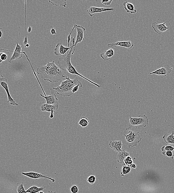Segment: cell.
<instances>
[{
    "instance_id": "cell-2",
    "label": "cell",
    "mask_w": 174,
    "mask_h": 193,
    "mask_svg": "<svg viewBox=\"0 0 174 193\" xmlns=\"http://www.w3.org/2000/svg\"><path fill=\"white\" fill-rule=\"evenodd\" d=\"M72 50V49L71 48L70 51H68L65 54L59 58L58 61V64L59 67L62 70L67 72L68 75L69 73L72 74L78 75L89 82L91 84L95 85V86L101 88L102 87V86L94 82L87 79L86 77H84V76L79 73L78 71H76V69L75 68L74 66L72 65L71 61V54H72V53H71Z\"/></svg>"
},
{
    "instance_id": "cell-25",
    "label": "cell",
    "mask_w": 174,
    "mask_h": 193,
    "mask_svg": "<svg viewBox=\"0 0 174 193\" xmlns=\"http://www.w3.org/2000/svg\"><path fill=\"white\" fill-rule=\"evenodd\" d=\"M121 169V176L124 177L130 173L131 170V168L128 166H124L122 167Z\"/></svg>"
},
{
    "instance_id": "cell-32",
    "label": "cell",
    "mask_w": 174,
    "mask_h": 193,
    "mask_svg": "<svg viewBox=\"0 0 174 193\" xmlns=\"http://www.w3.org/2000/svg\"><path fill=\"white\" fill-rule=\"evenodd\" d=\"M96 178L94 176L90 175L87 179V181L91 184H94L95 183Z\"/></svg>"
},
{
    "instance_id": "cell-9",
    "label": "cell",
    "mask_w": 174,
    "mask_h": 193,
    "mask_svg": "<svg viewBox=\"0 0 174 193\" xmlns=\"http://www.w3.org/2000/svg\"><path fill=\"white\" fill-rule=\"evenodd\" d=\"M116 10V8H104L90 6L89 7L87 12V13L89 15L90 17H93L97 13H104V12L107 11L115 12Z\"/></svg>"
},
{
    "instance_id": "cell-15",
    "label": "cell",
    "mask_w": 174,
    "mask_h": 193,
    "mask_svg": "<svg viewBox=\"0 0 174 193\" xmlns=\"http://www.w3.org/2000/svg\"><path fill=\"white\" fill-rule=\"evenodd\" d=\"M166 22L161 24H158L157 22H153L151 27L154 29V32L158 34L161 35L163 33L166 32L169 28L166 25Z\"/></svg>"
},
{
    "instance_id": "cell-43",
    "label": "cell",
    "mask_w": 174,
    "mask_h": 193,
    "mask_svg": "<svg viewBox=\"0 0 174 193\" xmlns=\"http://www.w3.org/2000/svg\"><path fill=\"white\" fill-rule=\"evenodd\" d=\"M32 28L31 27H29L28 29V32L30 33L32 31Z\"/></svg>"
},
{
    "instance_id": "cell-5",
    "label": "cell",
    "mask_w": 174,
    "mask_h": 193,
    "mask_svg": "<svg viewBox=\"0 0 174 193\" xmlns=\"http://www.w3.org/2000/svg\"><path fill=\"white\" fill-rule=\"evenodd\" d=\"M126 138L127 145L129 148L136 147L142 140L139 132L133 131L130 130L128 135H124Z\"/></svg>"
},
{
    "instance_id": "cell-46",
    "label": "cell",
    "mask_w": 174,
    "mask_h": 193,
    "mask_svg": "<svg viewBox=\"0 0 174 193\" xmlns=\"http://www.w3.org/2000/svg\"><path fill=\"white\" fill-rule=\"evenodd\" d=\"M39 193H44V192H43V191H41L39 192Z\"/></svg>"
},
{
    "instance_id": "cell-16",
    "label": "cell",
    "mask_w": 174,
    "mask_h": 193,
    "mask_svg": "<svg viewBox=\"0 0 174 193\" xmlns=\"http://www.w3.org/2000/svg\"><path fill=\"white\" fill-rule=\"evenodd\" d=\"M71 48V46L69 48L68 47H65L61 43H59L56 46L54 49L55 54L57 55H62L63 56Z\"/></svg>"
},
{
    "instance_id": "cell-1",
    "label": "cell",
    "mask_w": 174,
    "mask_h": 193,
    "mask_svg": "<svg viewBox=\"0 0 174 193\" xmlns=\"http://www.w3.org/2000/svg\"><path fill=\"white\" fill-rule=\"evenodd\" d=\"M37 72L44 80L52 83L59 82L64 78L66 79L68 77L63 70L56 65L54 61L48 62L46 65L40 66L37 68Z\"/></svg>"
},
{
    "instance_id": "cell-35",
    "label": "cell",
    "mask_w": 174,
    "mask_h": 193,
    "mask_svg": "<svg viewBox=\"0 0 174 193\" xmlns=\"http://www.w3.org/2000/svg\"><path fill=\"white\" fill-rule=\"evenodd\" d=\"M70 191L72 193H77L78 192V188L77 186L76 185L72 186L71 187Z\"/></svg>"
},
{
    "instance_id": "cell-42",
    "label": "cell",
    "mask_w": 174,
    "mask_h": 193,
    "mask_svg": "<svg viewBox=\"0 0 174 193\" xmlns=\"http://www.w3.org/2000/svg\"><path fill=\"white\" fill-rule=\"evenodd\" d=\"M131 168L133 169H135L136 168V165L135 164V163H133V165H132L131 166Z\"/></svg>"
},
{
    "instance_id": "cell-26",
    "label": "cell",
    "mask_w": 174,
    "mask_h": 193,
    "mask_svg": "<svg viewBox=\"0 0 174 193\" xmlns=\"http://www.w3.org/2000/svg\"><path fill=\"white\" fill-rule=\"evenodd\" d=\"M17 190L18 193H26L23 182H19L17 184Z\"/></svg>"
},
{
    "instance_id": "cell-27",
    "label": "cell",
    "mask_w": 174,
    "mask_h": 193,
    "mask_svg": "<svg viewBox=\"0 0 174 193\" xmlns=\"http://www.w3.org/2000/svg\"><path fill=\"white\" fill-rule=\"evenodd\" d=\"M25 37L24 38L23 44L24 46H25L26 44L28 43V39L27 36V1H25Z\"/></svg>"
},
{
    "instance_id": "cell-40",
    "label": "cell",
    "mask_w": 174,
    "mask_h": 193,
    "mask_svg": "<svg viewBox=\"0 0 174 193\" xmlns=\"http://www.w3.org/2000/svg\"><path fill=\"white\" fill-rule=\"evenodd\" d=\"M50 113H50V119H53V118L54 117V112H53V111H52V112H51Z\"/></svg>"
},
{
    "instance_id": "cell-11",
    "label": "cell",
    "mask_w": 174,
    "mask_h": 193,
    "mask_svg": "<svg viewBox=\"0 0 174 193\" xmlns=\"http://www.w3.org/2000/svg\"><path fill=\"white\" fill-rule=\"evenodd\" d=\"M173 70V68L170 65H166L156 69L150 73V74H156L157 75L166 76L169 75Z\"/></svg>"
},
{
    "instance_id": "cell-44",
    "label": "cell",
    "mask_w": 174,
    "mask_h": 193,
    "mask_svg": "<svg viewBox=\"0 0 174 193\" xmlns=\"http://www.w3.org/2000/svg\"><path fill=\"white\" fill-rule=\"evenodd\" d=\"M47 193H56V192H53V191H48Z\"/></svg>"
},
{
    "instance_id": "cell-17",
    "label": "cell",
    "mask_w": 174,
    "mask_h": 193,
    "mask_svg": "<svg viewBox=\"0 0 174 193\" xmlns=\"http://www.w3.org/2000/svg\"><path fill=\"white\" fill-rule=\"evenodd\" d=\"M109 145V147L115 152H119L122 150L121 148L123 143L121 140L111 141Z\"/></svg>"
},
{
    "instance_id": "cell-4",
    "label": "cell",
    "mask_w": 174,
    "mask_h": 193,
    "mask_svg": "<svg viewBox=\"0 0 174 193\" xmlns=\"http://www.w3.org/2000/svg\"><path fill=\"white\" fill-rule=\"evenodd\" d=\"M129 122V126L126 128V130H130L133 127H135L137 128L140 127L146 128L148 124L149 120L145 115H139L138 118L130 117Z\"/></svg>"
},
{
    "instance_id": "cell-28",
    "label": "cell",
    "mask_w": 174,
    "mask_h": 193,
    "mask_svg": "<svg viewBox=\"0 0 174 193\" xmlns=\"http://www.w3.org/2000/svg\"><path fill=\"white\" fill-rule=\"evenodd\" d=\"M161 150L162 152H167V151L173 152L174 150V147L171 145H167L162 147Z\"/></svg>"
},
{
    "instance_id": "cell-24",
    "label": "cell",
    "mask_w": 174,
    "mask_h": 193,
    "mask_svg": "<svg viewBox=\"0 0 174 193\" xmlns=\"http://www.w3.org/2000/svg\"><path fill=\"white\" fill-rule=\"evenodd\" d=\"M89 123L90 121L88 118L83 116L81 117L80 120L78 122V124L80 125L82 127L84 128L88 126Z\"/></svg>"
},
{
    "instance_id": "cell-29",
    "label": "cell",
    "mask_w": 174,
    "mask_h": 193,
    "mask_svg": "<svg viewBox=\"0 0 174 193\" xmlns=\"http://www.w3.org/2000/svg\"><path fill=\"white\" fill-rule=\"evenodd\" d=\"M23 53L24 54H25L26 55V57H27V58L28 59V61H29V64H31V67H32V70H33V71H34V73L35 76H36V79H37V81H38V82L39 83V84L40 85V87H41V88L42 90V91H43V94H44V96H46V93H45V92L44 91V90H43V88L42 86V85L41 84L40 82L39 81V79H38L37 76H36V73L35 72V71L34 70V69H33V68L32 67V65H31V63L30 61L29 60L28 58V55L27 54H26V53L25 52H23Z\"/></svg>"
},
{
    "instance_id": "cell-30",
    "label": "cell",
    "mask_w": 174,
    "mask_h": 193,
    "mask_svg": "<svg viewBox=\"0 0 174 193\" xmlns=\"http://www.w3.org/2000/svg\"><path fill=\"white\" fill-rule=\"evenodd\" d=\"M124 163L126 166L130 167L131 168L132 165L134 163L133 159H132V158L130 156H128L124 160Z\"/></svg>"
},
{
    "instance_id": "cell-23",
    "label": "cell",
    "mask_w": 174,
    "mask_h": 193,
    "mask_svg": "<svg viewBox=\"0 0 174 193\" xmlns=\"http://www.w3.org/2000/svg\"><path fill=\"white\" fill-rule=\"evenodd\" d=\"M49 2L51 3L54 5H55V6H63L64 7H66L67 6V4L66 3V1H54V0H50L49 1Z\"/></svg>"
},
{
    "instance_id": "cell-37",
    "label": "cell",
    "mask_w": 174,
    "mask_h": 193,
    "mask_svg": "<svg viewBox=\"0 0 174 193\" xmlns=\"http://www.w3.org/2000/svg\"><path fill=\"white\" fill-rule=\"evenodd\" d=\"M112 2V0H107V1H106V0H102V1H101V2L104 5H107V6H109V5H110L111 4Z\"/></svg>"
},
{
    "instance_id": "cell-45",
    "label": "cell",
    "mask_w": 174,
    "mask_h": 193,
    "mask_svg": "<svg viewBox=\"0 0 174 193\" xmlns=\"http://www.w3.org/2000/svg\"><path fill=\"white\" fill-rule=\"evenodd\" d=\"M29 46V45L28 44H28H26L25 46V48L28 47Z\"/></svg>"
},
{
    "instance_id": "cell-20",
    "label": "cell",
    "mask_w": 174,
    "mask_h": 193,
    "mask_svg": "<svg viewBox=\"0 0 174 193\" xmlns=\"http://www.w3.org/2000/svg\"><path fill=\"white\" fill-rule=\"evenodd\" d=\"M123 5L127 13L134 14L137 13V10L135 9V6L132 3L126 1L123 3Z\"/></svg>"
},
{
    "instance_id": "cell-8",
    "label": "cell",
    "mask_w": 174,
    "mask_h": 193,
    "mask_svg": "<svg viewBox=\"0 0 174 193\" xmlns=\"http://www.w3.org/2000/svg\"><path fill=\"white\" fill-rule=\"evenodd\" d=\"M74 26L75 27L77 31V35L76 36L75 44L74 46V50L72 53V55L74 54V52L75 51L76 45L78 43H81L82 41L84 40V32L86 30V29L82 26L77 25L76 24H75Z\"/></svg>"
},
{
    "instance_id": "cell-47",
    "label": "cell",
    "mask_w": 174,
    "mask_h": 193,
    "mask_svg": "<svg viewBox=\"0 0 174 193\" xmlns=\"http://www.w3.org/2000/svg\"></svg>"
},
{
    "instance_id": "cell-14",
    "label": "cell",
    "mask_w": 174,
    "mask_h": 193,
    "mask_svg": "<svg viewBox=\"0 0 174 193\" xmlns=\"http://www.w3.org/2000/svg\"><path fill=\"white\" fill-rule=\"evenodd\" d=\"M134 45L132 42L130 41H117L116 43H109L108 45V46L110 48H116L117 46H121L131 49L133 47Z\"/></svg>"
},
{
    "instance_id": "cell-6",
    "label": "cell",
    "mask_w": 174,
    "mask_h": 193,
    "mask_svg": "<svg viewBox=\"0 0 174 193\" xmlns=\"http://www.w3.org/2000/svg\"><path fill=\"white\" fill-rule=\"evenodd\" d=\"M2 77L0 79V84L5 90L7 95L8 102H10V104L12 106H18L19 104L16 102L14 99L13 98L10 94L9 88V84L7 79L3 78L1 73Z\"/></svg>"
},
{
    "instance_id": "cell-19",
    "label": "cell",
    "mask_w": 174,
    "mask_h": 193,
    "mask_svg": "<svg viewBox=\"0 0 174 193\" xmlns=\"http://www.w3.org/2000/svg\"><path fill=\"white\" fill-rule=\"evenodd\" d=\"M114 51L113 48H109L108 50L101 54L100 56L104 61H107L114 56Z\"/></svg>"
},
{
    "instance_id": "cell-10",
    "label": "cell",
    "mask_w": 174,
    "mask_h": 193,
    "mask_svg": "<svg viewBox=\"0 0 174 193\" xmlns=\"http://www.w3.org/2000/svg\"><path fill=\"white\" fill-rule=\"evenodd\" d=\"M50 94L48 96H45L42 94L40 96L46 99L47 104L52 105H60L58 102V99L57 98L55 93V90L53 88H50Z\"/></svg>"
},
{
    "instance_id": "cell-21",
    "label": "cell",
    "mask_w": 174,
    "mask_h": 193,
    "mask_svg": "<svg viewBox=\"0 0 174 193\" xmlns=\"http://www.w3.org/2000/svg\"><path fill=\"white\" fill-rule=\"evenodd\" d=\"M162 138L167 144H174V132L170 133L165 134Z\"/></svg>"
},
{
    "instance_id": "cell-38",
    "label": "cell",
    "mask_w": 174,
    "mask_h": 193,
    "mask_svg": "<svg viewBox=\"0 0 174 193\" xmlns=\"http://www.w3.org/2000/svg\"><path fill=\"white\" fill-rule=\"evenodd\" d=\"M50 32H51L52 35H54L57 34V32H56L55 29V28H52L51 30H50Z\"/></svg>"
},
{
    "instance_id": "cell-18",
    "label": "cell",
    "mask_w": 174,
    "mask_h": 193,
    "mask_svg": "<svg viewBox=\"0 0 174 193\" xmlns=\"http://www.w3.org/2000/svg\"><path fill=\"white\" fill-rule=\"evenodd\" d=\"M130 154L123 149L119 152H118L117 155V162L120 164H124V161L126 158L129 156Z\"/></svg>"
},
{
    "instance_id": "cell-41",
    "label": "cell",
    "mask_w": 174,
    "mask_h": 193,
    "mask_svg": "<svg viewBox=\"0 0 174 193\" xmlns=\"http://www.w3.org/2000/svg\"><path fill=\"white\" fill-rule=\"evenodd\" d=\"M2 29L1 28V30H0V34H1V37H0V39H1L2 37Z\"/></svg>"
},
{
    "instance_id": "cell-7",
    "label": "cell",
    "mask_w": 174,
    "mask_h": 193,
    "mask_svg": "<svg viewBox=\"0 0 174 193\" xmlns=\"http://www.w3.org/2000/svg\"><path fill=\"white\" fill-rule=\"evenodd\" d=\"M60 105H52L47 104L44 102H40L36 106V109L41 112H51L53 111L55 112L59 107Z\"/></svg>"
},
{
    "instance_id": "cell-39",
    "label": "cell",
    "mask_w": 174,
    "mask_h": 193,
    "mask_svg": "<svg viewBox=\"0 0 174 193\" xmlns=\"http://www.w3.org/2000/svg\"><path fill=\"white\" fill-rule=\"evenodd\" d=\"M76 36H74V37L73 38V39H72V49L74 47V46L75 44V43H76Z\"/></svg>"
},
{
    "instance_id": "cell-13",
    "label": "cell",
    "mask_w": 174,
    "mask_h": 193,
    "mask_svg": "<svg viewBox=\"0 0 174 193\" xmlns=\"http://www.w3.org/2000/svg\"><path fill=\"white\" fill-rule=\"evenodd\" d=\"M23 50H22V46L19 44L18 42L17 43L16 46L13 51V54L11 58L8 61L10 63L13 60H18L22 58L23 55Z\"/></svg>"
},
{
    "instance_id": "cell-3",
    "label": "cell",
    "mask_w": 174,
    "mask_h": 193,
    "mask_svg": "<svg viewBox=\"0 0 174 193\" xmlns=\"http://www.w3.org/2000/svg\"><path fill=\"white\" fill-rule=\"evenodd\" d=\"M68 76L67 79L62 81L60 85H58L57 87L53 88L57 94L64 97H69L73 95L72 89L78 84L79 81L78 78L76 76L75 79L73 80L70 79L69 75Z\"/></svg>"
},
{
    "instance_id": "cell-33",
    "label": "cell",
    "mask_w": 174,
    "mask_h": 193,
    "mask_svg": "<svg viewBox=\"0 0 174 193\" xmlns=\"http://www.w3.org/2000/svg\"><path fill=\"white\" fill-rule=\"evenodd\" d=\"M7 55L4 53H0V63H1L3 61L7 60Z\"/></svg>"
},
{
    "instance_id": "cell-31",
    "label": "cell",
    "mask_w": 174,
    "mask_h": 193,
    "mask_svg": "<svg viewBox=\"0 0 174 193\" xmlns=\"http://www.w3.org/2000/svg\"><path fill=\"white\" fill-rule=\"evenodd\" d=\"M83 86V85L81 82L79 81H78V84L74 87L72 89V93L73 94H74L75 93H76V92L78 91V89H79L80 87L82 88Z\"/></svg>"
},
{
    "instance_id": "cell-34",
    "label": "cell",
    "mask_w": 174,
    "mask_h": 193,
    "mask_svg": "<svg viewBox=\"0 0 174 193\" xmlns=\"http://www.w3.org/2000/svg\"><path fill=\"white\" fill-rule=\"evenodd\" d=\"M162 154L163 156H167L168 158H172V159H173L174 155L172 151H167L166 152H162Z\"/></svg>"
},
{
    "instance_id": "cell-12",
    "label": "cell",
    "mask_w": 174,
    "mask_h": 193,
    "mask_svg": "<svg viewBox=\"0 0 174 193\" xmlns=\"http://www.w3.org/2000/svg\"><path fill=\"white\" fill-rule=\"evenodd\" d=\"M22 175L25 176L28 178L33 179H38L41 178L48 179L51 180L53 182H55V180L54 178H52L50 177L46 176L43 173H35V172H28V173H24L22 172Z\"/></svg>"
},
{
    "instance_id": "cell-22",
    "label": "cell",
    "mask_w": 174,
    "mask_h": 193,
    "mask_svg": "<svg viewBox=\"0 0 174 193\" xmlns=\"http://www.w3.org/2000/svg\"><path fill=\"white\" fill-rule=\"evenodd\" d=\"M46 187L45 186H43L41 187H38L35 186H33L26 190V193H37L44 190L45 189H46Z\"/></svg>"
},
{
    "instance_id": "cell-36",
    "label": "cell",
    "mask_w": 174,
    "mask_h": 193,
    "mask_svg": "<svg viewBox=\"0 0 174 193\" xmlns=\"http://www.w3.org/2000/svg\"><path fill=\"white\" fill-rule=\"evenodd\" d=\"M75 28H76V27L74 26V27H73V28L72 30V31H71V32H70V34H69V35L68 36H67V42H68V47L69 48V43H70L71 41V34H72V33L74 29Z\"/></svg>"
}]
</instances>
